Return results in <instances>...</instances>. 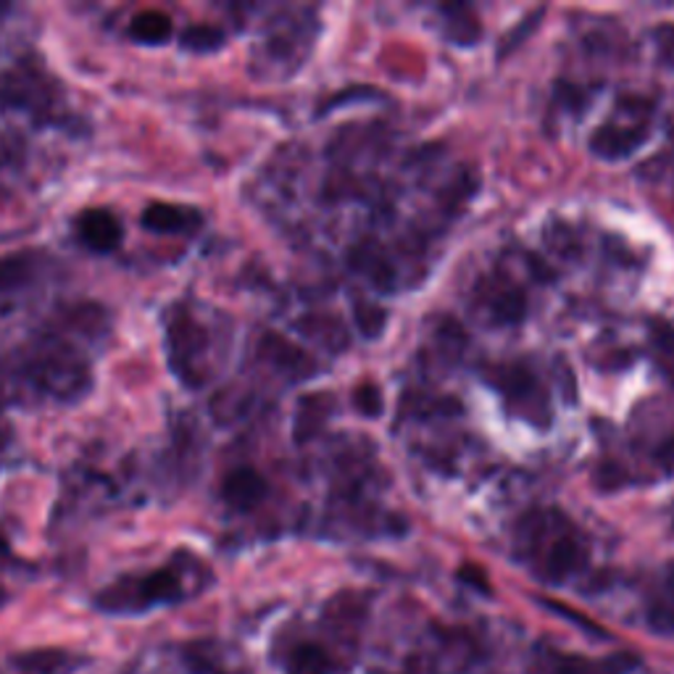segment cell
<instances>
[{
	"label": "cell",
	"mask_w": 674,
	"mask_h": 674,
	"mask_svg": "<svg viewBox=\"0 0 674 674\" xmlns=\"http://www.w3.org/2000/svg\"><path fill=\"white\" fill-rule=\"evenodd\" d=\"M587 559L585 543L579 540V535L572 530L570 524L564 530H559L553 540L549 543V549L543 551V559H540V575L551 583H564L566 577L575 575L577 570H583Z\"/></svg>",
	"instance_id": "1"
},
{
	"label": "cell",
	"mask_w": 674,
	"mask_h": 674,
	"mask_svg": "<svg viewBox=\"0 0 674 674\" xmlns=\"http://www.w3.org/2000/svg\"><path fill=\"white\" fill-rule=\"evenodd\" d=\"M183 596V585L179 577L172 570H158L151 572L148 577H143L135 585V596L132 600L137 604V609H148L156 604H175Z\"/></svg>",
	"instance_id": "7"
},
{
	"label": "cell",
	"mask_w": 674,
	"mask_h": 674,
	"mask_svg": "<svg viewBox=\"0 0 674 674\" xmlns=\"http://www.w3.org/2000/svg\"><path fill=\"white\" fill-rule=\"evenodd\" d=\"M77 232L79 240H82L90 251L98 253H111L113 248H119V243H122L124 237L119 219L106 209L85 211L82 217L77 219Z\"/></svg>",
	"instance_id": "3"
},
{
	"label": "cell",
	"mask_w": 674,
	"mask_h": 674,
	"mask_svg": "<svg viewBox=\"0 0 674 674\" xmlns=\"http://www.w3.org/2000/svg\"><path fill=\"white\" fill-rule=\"evenodd\" d=\"M200 224V213L188 206L175 203H151L143 211V226L158 235H177V232H188Z\"/></svg>",
	"instance_id": "6"
},
{
	"label": "cell",
	"mask_w": 674,
	"mask_h": 674,
	"mask_svg": "<svg viewBox=\"0 0 674 674\" xmlns=\"http://www.w3.org/2000/svg\"><path fill=\"white\" fill-rule=\"evenodd\" d=\"M266 490H269V487H266V479L258 475L256 469L243 466V469L230 472V475L224 477L222 498L232 506V509L251 511L266 498Z\"/></svg>",
	"instance_id": "4"
},
{
	"label": "cell",
	"mask_w": 674,
	"mask_h": 674,
	"mask_svg": "<svg viewBox=\"0 0 674 674\" xmlns=\"http://www.w3.org/2000/svg\"><path fill=\"white\" fill-rule=\"evenodd\" d=\"M172 35V19L164 11H140L130 22V37L145 45H162Z\"/></svg>",
	"instance_id": "8"
},
{
	"label": "cell",
	"mask_w": 674,
	"mask_h": 674,
	"mask_svg": "<svg viewBox=\"0 0 674 674\" xmlns=\"http://www.w3.org/2000/svg\"><path fill=\"white\" fill-rule=\"evenodd\" d=\"M636 664V656H611L593 662V659L570 656V653H549L540 662V674H625Z\"/></svg>",
	"instance_id": "2"
},
{
	"label": "cell",
	"mask_w": 674,
	"mask_h": 674,
	"mask_svg": "<svg viewBox=\"0 0 674 674\" xmlns=\"http://www.w3.org/2000/svg\"><path fill=\"white\" fill-rule=\"evenodd\" d=\"M353 400H356L358 411H362L364 417H377V413L383 411V396H379L377 387L369 385V383L356 387V393H353Z\"/></svg>",
	"instance_id": "15"
},
{
	"label": "cell",
	"mask_w": 674,
	"mask_h": 674,
	"mask_svg": "<svg viewBox=\"0 0 674 674\" xmlns=\"http://www.w3.org/2000/svg\"><path fill=\"white\" fill-rule=\"evenodd\" d=\"M490 311L498 324L522 322L527 311V300L522 296V290H498L496 298H490Z\"/></svg>",
	"instance_id": "11"
},
{
	"label": "cell",
	"mask_w": 674,
	"mask_h": 674,
	"mask_svg": "<svg viewBox=\"0 0 674 674\" xmlns=\"http://www.w3.org/2000/svg\"><path fill=\"white\" fill-rule=\"evenodd\" d=\"M288 674H332V659L322 645L300 643L288 656Z\"/></svg>",
	"instance_id": "9"
},
{
	"label": "cell",
	"mask_w": 674,
	"mask_h": 674,
	"mask_svg": "<svg viewBox=\"0 0 674 674\" xmlns=\"http://www.w3.org/2000/svg\"><path fill=\"white\" fill-rule=\"evenodd\" d=\"M458 577L464 579V583H469V585H475L477 590H483V593H490V585H487V579H485V575H483V570H479V566H464L462 572H458Z\"/></svg>",
	"instance_id": "17"
},
{
	"label": "cell",
	"mask_w": 674,
	"mask_h": 674,
	"mask_svg": "<svg viewBox=\"0 0 674 674\" xmlns=\"http://www.w3.org/2000/svg\"><path fill=\"white\" fill-rule=\"evenodd\" d=\"M30 279V258L26 256H5L0 258V292L16 288Z\"/></svg>",
	"instance_id": "13"
},
{
	"label": "cell",
	"mask_w": 674,
	"mask_h": 674,
	"mask_svg": "<svg viewBox=\"0 0 674 674\" xmlns=\"http://www.w3.org/2000/svg\"><path fill=\"white\" fill-rule=\"evenodd\" d=\"M645 124L636 126H617V124H606L600 126L596 135L590 137V148L596 156L609 158V162H617V158L630 156L632 151L640 148L645 140Z\"/></svg>",
	"instance_id": "5"
},
{
	"label": "cell",
	"mask_w": 674,
	"mask_h": 674,
	"mask_svg": "<svg viewBox=\"0 0 674 674\" xmlns=\"http://www.w3.org/2000/svg\"><path fill=\"white\" fill-rule=\"evenodd\" d=\"M545 606H551L553 611L556 614H564V617H572L575 619V625H579V627H585L587 632H593V636H606L604 632V627H596V625H590V619H585V617H575V614H572L570 609H566V606H559V604H551L549 598H545Z\"/></svg>",
	"instance_id": "16"
},
{
	"label": "cell",
	"mask_w": 674,
	"mask_h": 674,
	"mask_svg": "<svg viewBox=\"0 0 674 674\" xmlns=\"http://www.w3.org/2000/svg\"><path fill=\"white\" fill-rule=\"evenodd\" d=\"M387 322V313L383 309H377V306H356V324L362 327L364 335L377 338L379 332L385 330Z\"/></svg>",
	"instance_id": "14"
},
{
	"label": "cell",
	"mask_w": 674,
	"mask_h": 674,
	"mask_svg": "<svg viewBox=\"0 0 674 674\" xmlns=\"http://www.w3.org/2000/svg\"><path fill=\"white\" fill-rule=\"evenodd\" d=\"M659 462H662V466L666 472H670V475H674V435H670L664 440V445L662 449H659Z\"/></svg>",
	"instance_id": "18"
},
{
	"label": "cell",
	"mask_w": 674,
	"mask_h": 674,
	"mask_svg": "<svg viewBox=\"0 0 674 674\" xmlns=\"http://www.w3.org/2000/svg\"><path fill=\"white\" fill-rule=\"evenodd\" d=\"M5 549H9V543H5V538L0 535V553H5Z\"/></svg>",
	"instance_id": "19"
},
{
	"label": "cell",
	"mask_w": 674,
	"mask_h": 674,
	"mask_svg": "<svg viewBox=\"0 0 674 674\" xmlns=\"http://www.w3.org/2000/svg\"><path fill=\"white\" fill-rule=\"evenodd\" d=\"M496 377L498 379H493V383L509 398L527 400L530 396H535V377H532L524 366H506V369H498Z\"/></svg>",
	"instance_id": "10"
},
{
	"label": "cell",
	"mask_w": 674,
	"mask_h": 674,
	"mask_svg": "<svg viewBox=\"0 0 674 674\" xmlns=\"http://www.w3.org/2000/svg\"><path fill=\"white\" fill-rule=\"evenodd\" d=\"M183 45L188 51H196V53L219 51L224 45V32L219 30V26H211V24H192L183 32Z\"/></svg>",
	"instance_id": "12"
}]
</instances>
